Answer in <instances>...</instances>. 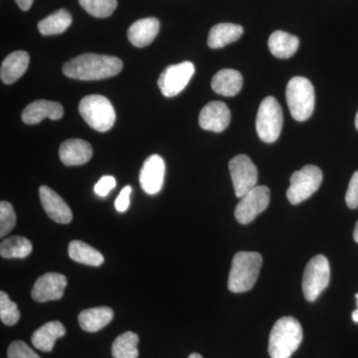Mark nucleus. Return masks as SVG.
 Segmentation results:
<instances>
[{
    "label": "nucleus",
    "mask_w": 358,
    "mask_h": 358,
    "mask_svg": "<svg viewBox=\"0 0 358 358\" xmlns=\"http://www.w3.org/2000/svg\"><path fill=\"white\" fill-rule=\"evenodd\" d=\"M59 157L65 166H83L93 157V148L88 141L71 138L60 145Z\"/></svg>",
    "instance_id": "obj_17"
},
{
    "label": "nucleus",
    "mask_w": 358,
    "mask_h": 358,
    "mask_svg": "<svg viewBox=\"0 0 358 358\" xmlns=\"http://www.w3.org/2000/svg\"><path fill=\"white\" fill-rule=\"evenodd\" d=\"M85 10L96 18H107L117 9V0H79Z\"/></svg>",
    "instance_id": "obj_29"
},
{
    "label": "nucleus",
    "mask_w": 358,
    "mask_h": 358,
    "mask_svg": "<svg viewBox=\"0 0 358 358\" xmlns=\"http://www.w3.org/2000/svg\"><path fill=\"white\" fill-rule=\"evenodd\" d=\"M140 338L133 331H127L115 339L112 346L114 358H138V345Z\"/></svg>",
    "instance_id": "obj_27"
},
{
    "label": "nucleus",
    "mask_w": 358,
    "mask_h": 358,
    "mask_svg": "<svg viewBox=\"0 0 358 358\" xmlns=\"http://www.w3.org/2000/svg\"><path fill=\"white\" fill-rule=\"evenodd\" d=\"M357 301H358V294H357ZM357 305H358V303H357Z\"/></svg>",
    "instance_id": "obj_41"
},
{
    "label": "nucleus",
    "mask_w": 358,
    "mask_h": 358,
    "mask_svg": "<svg viewBox=\"0 0 358 358\" xmlns=\"http://www.w3.org/2000/svg\"><path fill=\"white\" fill-rule=\"evenodd\" d=\"M166 164L159 155H152L145 159L140 173V183L143 192L155 195L164 186Z\"/></svg>",
    "instance_id": "obj_13"
},
{
    "label": "nucleus",
    "mask_w": 358,
    "mask_h": 358,
    "mask_svg": "<svg viewBox=\"0 0 358 358\" xmlns=\"http://www.w3.org/2000/svg\"><path fill=\"white\" fill-rule=\"evenodd\" d=\"M352 320H355V322H358V310L353 312Z\"/></svg>",
    "instance_id": "obj_38"
},
{
    "label": "nucleus",
    "mask_w": 358,
    "mask_h": 358,
    "mask_svg": "<svg viewBox=\"0 0 358 358\" xmlns=\"http://www.w3.org/2000/svg\"><path fill=\"white\" fill-rule=\"evenodd\" d=\"M29 54L24 51H16L9 54L1 65L0 77L4 84L15 83L24 75L29 66Z\"/></svg>",
    "instance_id": "obj_19"
},
{
    "label": "nucleus",
    "mask_w": 358,
    "mask_h": 358,
    "mask_svg": "<svg viewBox=\"0 0 358 358\" xmlns=\"http://www.w3.org/2000/svg\"><path fill=\"white\" fill-rule=\"evenodd\" d=\"M70 258L75 262L84 264V265L94 266V267H99L103 265V257L98 250L93 248L90 245L85 243V242L79 241V240H74L69 244Z\"/></svg>",
    "instance_id": "obj_25"
},
{
    "label": "nucleus",
    "mask_w": 358,
    "mask_h": 358,
    "mask_svg": "<svg viewBox=\"0 0 358 358\" xmlns=\"http://www.w3.org/2000/svg\"><path fill=\"white\" fill-rule=\"evenodd\" d=\"M263 258L257 252H238L232 260L229 278H228V289L232 293H244L255 286Z\"/></svg>",
    "instance_id": "obj_3"
},
{
    "label": "nucleus",
    "mask_w": 358,
    "mask_h": 358,
    "mask_svg": "<svg viewBox=\"0 0 358 358\" xmlns=\"http://www.w3.org/2000/svg\"><path fill=\"white\" fill-rule=\"evenodd\" d=\"M303 329L293 317H282L275 322L268 338L271 358H289L300 348Z\"/></svg>",
    "instance_id": "obj_2"
},
{
    "label": "nucleus",
    "mask_w": 358,
    "mask_h": 358,
    "mask_svg": "<svg viewBox=\"0 0 358 358\" xmlns=\"http://www.w3.org/2000/svg\"><path fill=\"white\" fill-rule=\"evenodd\" d=\"M188 358H203V357H202V355H199V353L194 352V353H192V355H190L189 357H188Z\"/></svg>",
    "instance_id": "obj_39"
},
{
    "label": "nucleus",
    "mask_w": 358,
    "mask_h": 358,
    "mask_svg": "<svg viewBox=\"0 0 358 358\" xmlns=\"http://www.w3.org/2000/svg\"><path fill=\"white\" fill-rule=\"evenodd\" d=\"M159 21L155 17L136 21L129 28L128 37L134 46L143 48L152 43L159 31Z\"/></svg>",
    "instance_id": "obj_18"
},
{
    "label": "nucleus",
    "mask_w": 358,
    "mask_h": 358,
    "mask_svg": "<svg viewBox=\"0 0 358 358\" xmlns=\"http://www.w3.org/2000/svg\"><path fill=\"white\" fill-rule=\"evenodd\" d=\"M282 122L284 117L279 102L272 96L264 99L259 107L256 119L259 138L265 143H274L281 134Z\"/></svg>",
    "instance_id": "obj_6"
},
{
    "label": "nucleus",
    "mask_w": 358,
    "mask_h": 358,
    "mask_svg": "<svg viewBox=\"0 0 358 358\" xmlns=\"http://www.w3.org/2000/svg\"><path fill=\"white\" fill-rule=\"evenodd\" d=\"M64 109L62 105L51 101H35L23 110L21 119L26 124H36L48 117L52 121L62 119Z\"/></svg>",
    "instance_id": "obj_16"
},
{
    "label": "nucleus",
    "mask_w": 358,
    "mask_h": 358,
    "mask_svg": "<svg viewBox=\"0 0 358 358\" xmlns=\"http://www.w3.org/2000/svg\"><path fill=\"white\" fill-rule=\"evenodd\" d=\"M8 358H41L24 341H13L7 350Z\"/></svg>",
    "instance_id": "obj_32"
},
{
    "label": "nucleus",
    "mask_w": 358,
    "mask_h": 358,
    "mask_svg": "<svg viewBox=\"0 0 358 358\" xmlns=\"http://www.w3.org/2000/svg\"><path fill=\"white\" fill-rule=\"evenodd\" d=\"M345 202L350 208L355 209L358 207V171L353 173L348 185L345 195Z\"/></svg>",
    "instance_id": "obj_33"
},
{
    "label": "nucleus",
    "mask_w": 358,
    "mask_h": 358,
    "mask_svg": "<svg viewBox=\"0 0 358 358\" xmlns=\"http://www.w3.org/2000/svg\"><path fill=\"white\" fill-rule=\"evenodd\" d=\"M268 49L275 57L288 59L294 55L300 46V40L294 35L281 30L273 32L268 41Z\"/></svg>",
    "instance_id": "obj_23"
},
{
    "label": "nucleus",
    "mask_w": 358,
    "mask_h": 358,
    "mask_svg": "<svg viewBox=\"0 0 358 358\" xmlns=\"http://www.w3.org/2000/svg\"><path fill=\"white\" fill-rule=\"evenodd\" d=\"M286 99L289 113L296 121L305 122L312 117L315 110V89L307 78H292L287 86Z\"/></svg>",
    "instance_id": "obj_4"
},
{
    "label": "nucleus",
    "mask_w": 358,
    "mask_h": 358,
    "mask_svg": "<svg viewBox=\"0 0 358 358\" xmlns=\"http://www.w3.org/2000/svg\"><path fill=\"white\" fill-rule=\"evenodd\" d=\"M0 319L6 326L13 327L20 319L17 305L9 299L6 292H0Z\"/></svg>",
    "instance_id": "obj_30"
},
{
    "label": "nucleus",
    "mask_w": 358,
    "mask_h": 358,
    "mask_svg": "<svg viewBox=\"0 0 358 358\" xmlns=\"http://www.w3.org/2000/svg\"><path fill=\"white\" fill-rule=\"evenodd\" d=\"M67 278L59 273H46L37 279L31 291L33 300L38 303L58 301L64 296Z\"/></svg>",
    "instance_id": "obj_12"
},
{
    "label": "nucleus",
    "mask_w": 358,
    "mask_h": 358,
    "mask_svg": "<svg viewBox=\"0 0 358 358\" xmlns=\"http://www.w3.org/2000/svg\"><path fill=\"white\" fill-rule=\"evenodd\" d=\"M322 182V173L319 167L308 164L301 171H294L289 179L287 197L289 203L298 205L305 201L319 189Z\"/></svg>",
    "instance_id": "obj_7"
},
{
    "label": "nucleus",
    "mask_w": 358,
    "mask_h": 358,
    "mask_svg": "<svg viewBox=\"0 0 358 358\" xmlns=\"http://www.w3.org/2000/svg\"><path fill=\"white\" fill-rule=\"evenodd\" d=\"M353 238H355V242L358 243V221L357 225H355V231H353Z\"/></svg>",
    "instance_id": "obj_37"
},
{
    "label": "nucleus",
    "mask_w": 358,
    "mask_h": 358,
    "mask_svg": "<svg viewBox=\"0 0 358 358\" xmlns=\"http://www.w3.org/2000/svg\"><path fill=\"white\" fill-rule=\"evenodd\" d=\"M122 69L121 59L99 54H82L63 66V73L72 79L82 81L106 79L119 74Z\"/></svg>",
    "instance_id": "obj_1"
},
{
    "label": "nucleus",
    "mask_w": 358,
    "mask_h": 358,
    "mask_svg": "<svg viewBox=\"0 0 358 358\" xmlns=\"http://www.w3.org/2000/svg\"><path fill=\"white\" fill-rule=\"evenodd\" d=\"M79 112L84 121L100 133L110 131L115 122L114 106L106 96L89 95L82 99Z\"/></svg>",
    "instance_id": "obj_5"
},
{
    "label": "nucleus",
    "mask_w": 358,
    "mask_h": 358,
    "mask_svg": "<svg viewBox=\"0 0 358 358\" xmlns=\"http://www.w3.org/2000/svg\"><path fill=\"white\" fill-rule=\"evenodd\" d=\"M131 193V186L127 185L126 187L122 188L121 193H120L119 196H117L115 202V207L117 211L124 212L129 208Z\"/></svg>",
    "instance_id": "obj_35"
},
{
    "label": "nucleus",
    "mask_w": 358,
    "mask_h": 358,
    "mask_svg": "<svg viewBox=\"0 0 358 358\" xmlns=\"http://www.w3.org/2000/svg\"><path fill=\"white\" fill-rule=\"evenodd\" d=\"M33 1L34 0H15L17 6H20L21 10L28 11L30 8H31Z\"/></svg>",
    "instance_id": "obj_36"
},
{
    "label": "nucleus",
    "mask_w": 358,
    "mask_h": 358,
    "mask_svg": "<svg viewBox=\"0 0 358 358\" xmlns=\"http://www.w3.org/2000/svg\"><path fill=\"white\" fill-rule=\"evenodd\" d=\"M331 279V267L329 260L324 255L310 259L303 273V292L306 300L315 301L329 286Z\"/></svg>",
    "instance_id": "obj_8"
},
{
    "label": "nucleus",
    "mask_w": 358,
    "mask_h": 358,
    "mask_svg": "<svg viewBox=\"0 0 358 358\" xmlns=\"http://www.w3.org/2000/svg\"><path fill=\"white\" fill-rule=\"evenodd\" d=\"M31 242L24 237L7 238L0 244V255L6 259L26 258L31 254Z\"/></svg>",
    "instance_id": "obj_28"
},
{
    "label": "nucleus",
    "mask_w": 358,
    "mask_h": 358,
    "mask_svg": "<svg viewBox=\"0 0 358 358\" xmlns=\"http://www.w3.org/2000/svg\"><path fill=\"white\" fill-rule=\"evenodd\" d=\"M66 334L65 327L58 320L47 322L40 327L31 338L33 346L41 352H52L58 338H63Z\"/></svg>",
    "instance_id": "obj_20"
},
{
    "label": "nucleus",
    "mask_w": 358,
    "mask_h": 358,
    "mask_svg": "<svg viewBox=\"0 0 358 358\" xmlns=\"http://www.w3.org/2000/svg\"><path fill=\"white\" fill-rule=\"evenodd\" d=\"M241 25L233 23H219L213 26L209 32L208 46L212 49L223 48L226 45L236 42L243 34Z\"/></svg>",
    "instance_id": "obj_24"
},
{
    "label": "nucleus",
    "mask_w": 358,
    "mask_h": 358,
    "mask_svg": "<svg viewBox=\"0 0 358 358\" xmlns=\"http://www.w3.org/2000/svg\"><path fill=\"white\" fill-rule=\"evenodd\" d=\"M194 73V65L188 61L166 67L157 80L162 95L167 98L178 96L189 83Z\"/></svg>",
    "instance_id": "obj_9"
},
{
    "label": "nucleus",
    "mask_w": 358,
    "mask_h": 358,
    "mask_svg": "<svg viewBox=\"0 0 358 358\" xmlns=\"http://www.w3.org/2000/svg\"><path fill=\"white\" fill-rule=\"evenodd\" d=\"M211 87L218 95L236 96L243 87V77H242L241 73L236 70H220L214 75Z\"/></svg>",
    "instance_id": "obj_21"
},
{
    "label": "nucleus",
    "mask_w": 358,
    "mask_h": 358,
    "mask_svg": "<svg viewBox=\"0 0 358 358\" xmlns=\"http://www.w3.org/2000/svg\"><path fill=\"white\" fill-rule=\"evenodd\" d=\"M355 127H357V129L358 131V112L357 114V117H355Z\"/></svg>",
    "instance_id": "obj_40"
},
{
    "label": "nucleus",
    "mask_w": 358,
    "mask_h": 358,
    "mask_svg": "<svg viewBox=\"0 0 358 358\" xmlns=\"http://www.w3.org/2000/svg\"><path fill=\"white\" fill-rule=\"evenodd\" d=\"M16 214L9 202L0 203V237L3 238L15 227Z\"/></svg>",
    "instance_id": "obj_31"
},
{
    "label": "nucleus",
    "mask_w": 358,
    "mask_h": 358,
    "mask_svg": "<svg viewBox=\"0 0 358 358\" xmlns=\"http://www.w3.org/2000/svg\"><path fill=\"white\" fill-rule=\"evenodd\" d=\"M231 114L225 103L210 102L201 110L199 115V126L205 131L221 133L229 126Z\"/></svg>",
    "instance_id": "obj_14"
},
{
    "label": "nucleus",
    "mask_w": 358,
    "mask_h": 358,
    "mask_svg": "<svg viewBox=\"0 0 358 358\" xmlns=\"http://www.w3.org/2000/svg\"><path fill=\"white\" fill-rule=\"evenodd\" d=\"M72 23V16L65 9H59L38 23L40 33L45 36L65 32Z\"/></svg>",
    "instance_id": "obj_26"
},
{
    "label": "nucleus",
    "mask_w": 358,
    "mask_h": 358,
    "mask_svg": "<svg viewBox=\"0 0 358 358\" xmlns=\"http://www.w3.org/2000/svg\"><path fill=\"white\" fill-rule=\"evenodd\" d=\"M229 171L235 195L242 199L258 182V171L249 157L245 155L233 157L229 162Z\"/></svg>",
    "instance_id": "obj_10"
},
{
    "label": "nucleus",
    "mask_w": 358,
    "mask_h": 358,
    "mask_svg": "<svg viewBox=\"0 0 358 358\" xmlns=\"http://www.w3.org/2000/svg\"><path fill=\"white\" fill-rule=\"evenodd\" d=\"M115 186H117V181L114 176H105L96 183L94 190L99 196L106 197Z\"/></svg>",
    "instance_id": "obj_34"
},
{
    "label": "nucleus",
    "mask_w": 358,
    "mask_h": 358,
    "mask_svg": "<svg viewBox=\"0 0 358 358\" xmlns=\"http://www.w3.org/2000/svg\"><path fill=\"white\" fill-rule=\"evenodd\" d=\"M39 197L47 215L56 223L69 224L73 219L72 211L64 199L48 186L39 188Z\"/></svg>",
    "instance_id": "obj_15"
},
{
    "label": "nucleus",
    "mask_w": 358,
    "mask_h": 358,
    "mask_svg": "<svg viewBox=\"0 0 358 358\" xmlns=\"http://www.w3.org/2000/svg\"><path fill=\"white\" fill-rule=\"evenodd\" d=\"M270 203V189L265 185H257L244 195L235 209V218L240 224L252 222L265 211Z\"/></svg>",
    "instance_id": "obj_11"
},
{
    "label": "nucleus",
    "mask_w": 358,
    "mask_h": 358,
    "mask_svg": "<svg viewBox=\"0 0 358 358\" xmlns=\"http://www.w3.org/2000/svg\"><path fill=\"white\" fill-rule=\"evenodd\" d=\"M114 310L108 307H98L82 310L78 317L80 327L88 333H96L112 322Z\"/></svg>",
    "instance_id": "obj_22"
}]
</instances>
